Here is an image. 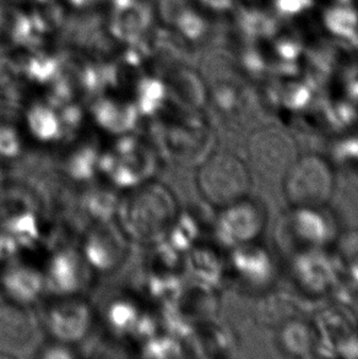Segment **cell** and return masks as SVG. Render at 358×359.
<instances>
[{"label":"cell","instance_id":"2","mask_svg":"<svg viewBox=\"0 0 358 359\" xmlns=\"http://www.w3.org/2000/svg\"><path fill=\"white\" fill-rule=\"evenodd\" d=\"M119 211L126 233L138 241H149L162 233L172 221L175 204L167 190L150 185L131 195Z\"/></svg>","mask_w":358,"mask_h":359},{"label":"cell","instance_id":"22","mask_svg":"<svg viewBox=\"0 0 358 359\" xmlns=\"http://www.w3.org/2000/svg\"><path fill=\"white\" fill-rule=\"evenodd\" d=\"M1 178H3V177H1V172H0V184H1Z\"/></svg>","mask_w":358,"mask_h":359},{"label":"cell","instance_id":"11","mask_svg":"<svg viewBox=\"0 0 358 359\" xmlns=\"http://www.w3.org/2000/svg\"><path fill=\"white\" fill-rule=\"evenodd\" d=\"M323 250L305 252L296 257L293 271L300 286L313 293L325 292L333 285L338 271V262L328 257Z\"/></svg>","mask_w":358,"mask_h":359},{"label":"cell","instance_id":"17","mask_svg":"<svg viewBox=\"0 0 358 359\" xmlns=\"http://www.w3.org/2000/svg\"><path fill=\"white\" fill-rule=\"evenodd\" d=\"M336 262L354 277H358V233L349 234L340 242Z\"/></svg>","mask_w":358,"mask_h":359},{"label":"cell","instance_id":"12","mask_svg":"<svg viewBox=\"0 0 358 359\" xmlns=\"http://www.w3.org/2000/svg\"><path fill=\"white\" fill-rule=\"evenodd\" d=\"M124 252L126 242L123 236L108 222L95 229L85 244L86 262L100 270L113 269L121 262Z\"/></svg>","mask_w":358,"mask_h":359},{"label":"cell","instance_id":"8","mask_svg":"<svg viewBox=\"0 0 358 359\" xmlns=\"http://www.w3.org/2000/svg\"><path fill=\"white\" fill-rule=\"evenodd\" d=\"M91 321V311L86 303L64 299L49 309L47 327L57 340L70 344L81 340L88 334Z\"/></svg>","mask_w":358,"mask_h":359},{"label":"cell","instance_id":"10","mask_svg":"<svg viewBox=\"0 0 358 359\" xmlns=\"http://www.w3.org/2000/svg\"><path fill=\"white\" fill-rule=\"evenodd\" d=\"M232 266L239 280L253 288L269 285L274 273L267 250L256 242L233 248Z\"/></svg>","mask_w":358,"mask_h":359},{"label":"cell","instance_id":"3","mask_svg":"<svg viewBox=\"0 0 358 359\" xmlns=\"http://www.w3.org/2000/svg\"><path fill=\"white\" fill-rule=\"evenodd\" d=\"M282 180L291 208H325L334 194V172L320 156L298 157Z\"/></svg>","mask_w":358,"mask_h":359},{"label":"cell","instance_id":"1","mask_svg":"<svg viewBox=\"0 0 358 359\" xmlns=\"http://www.w3.org/2000/svg\"><path fill=\"white\" fill-rule=\"evenodd\" d=\"M336 224L325 208H292L279 221L276 239L281 249L296 257L323 250L335 241Z\"/></svg>","mask_w":358,"mask_h":359},{"label":"cell","instance_id":"16","mask_svg":"<svg viewBox=\"0 0 358 359\" xmlns=\"http://www.w3.org/2000/svg\"><path fill=\"white\" fill-rule=\"evenodd\" d=\"M97 155L91 149H83L74 155L69 163L70 175L78 180H88L97 168Z\"/></svg>","mask_w":358,"mask_h":359},{"label":"cell","instance_id":"18","mask_svg":"<svg viewBox=\"0 0 358 359\" xmlns=\"http://www.w3.org/2000/svg\"><path fill=\"white\" fill-rule=\"evenodd\" d=\"M88 209L91 211L90 214L93 215L96 219L108 221L114 214V211L118 210V204L114 196L107 194L105 191H97V194L92 195L88 200Z\"/></svg>","mask_w":358,"mask_h":359},{"label":"cell","instance_id":"15","mask_svg":"<svg viewBox=\"0 0 358 359\" xmlns=\"http://www.w3.org/2000/svg\"><path fill=\"white\" fill-rule=\"evenodd\" d=\"M29 130L32 131L39 140H53L55 137L62 135L63 124L59 123L53 113L49 112L47 109H36L29 114Z\"/></svg>","mask_w":358,"mask_h":359},{"label":"cell","instance_id":"7","mask_svg":"<svg viewBox=\"0 0 358 359\" xmlns=\"http://www.w3.org/2000/svg\"><path fill=\"white\" fill-rule=\"evenodd\" d=\"M267 226V212L262 205L244 198L221 209L216 221V236L226 247L254 243Z\"/></svg>","mask_w":358,"mask_h":359},{"label":"cell","instance_id":"20","mask_svg":"<svg viewBox=\"0 0 358 359\" xmlns=\"http://www.w3.org/2000/svg\"><path fill=\"white\" fill-rule=\"evenodd\" d=\"M21 151V140L16 131L10 126H0V157L11 158Z\"/></svg>","mask_w":358,"mask_h":359},{"label":"cell","instance_id":"5","mask_svg":"<svg viewBox=\"0 0 358 359\" xmlns=\"http://www.w3.org/2000/svg\"><path fill=\"white\" fill-rule=\"evenodd\" d=\"M248 156L259 175L282 180L298 158V149L289 133L269 126L253 133L248 140Z\"/></svg>","mask_w":358,"mask_h":359},{"label":"cell","instance_id":"13","mask_svg":"<svg viewBox=\"0 0 358 359\" xmlns=\"http://www.w3.org/2000/svg\"><path fill=\"white\" fill-rule=\"evenodd\" d=\"M1 283L11 302L20 306H26L36 301L46 286L42 273L24 265L8 269V271L3 275Z\"/></svg>","mask_w":358,"mask_h":359},{"label":"cell","instance_id":"6","mask_svg":"<svg viewBox=\"0 0 358 359\" xmlns=\"http://www.w3.org/2000/svg\"><path fill=\"white\" fill-rule=\"evenodd\" d=\"M42 330L36 316L14 302L0 304V355L24 358L39 350Z\"/></svg>","mask_w":358,"mask_h":359},{"label":"cell","instance_id":"14","mask_svg":"<svg viewBox=\"0 0 358 359\" xmlns=\"http://www.w3.org/2000/svg\"><path fill=\"white\" fill-rule=\"evenodd\" d=\"M318 336L312 326L302 321H289L280 332V345L282 350L296 355L303 357L314 351Z\"/></svg>","mask_w":358,"mask_h":359},{"label":"cell","instance_id":"19","mask_svg":"<svg viewBox=\"0 0 358 359\" xmlns=\"http://www.w3.org/2000/svg\"><path fill=\"white\" fill-rule=\"evenodd\" d=\"M108 316L112 325L121 331L129 330L138 320L135 309L128 303H116Z\"/></svg>","mask_w":358,"mask_h":359},{"label":"cell","instance_id":"9","mask_svg":"<svg viewBox=\"0 0 358 359\" xmlns=\"http://www.w3.org/2000/svg\"><path fill=\"white\" fill-rule=\"evenodd\" d=\"M46 286L59 296H70L88 282V262L75 252H60L49 264Z\"/></svg>","mask_w":358,"mask_h":359},{"label":"cell","instance_id":"4","mask_svg":"<svg viewBox=\"0 0 358 359\" xmlns=\"http://www.w3.org/2000/svg\"><path fill=\"white\" fill-rule=\"evenodd\" d=\"M199 189L210 204L225 206L248 198L252 185L247 165L232 154H218L204 163L198 175Z\"/></svg>","mask_w":358,"mask_h":359},{"label":"cell","instance_id":"21","mask_svg":"<svg viewBox=\"0 0 358 359\" xmlns=\"http://www.w3.org/2000/svg\"><path fill=\"white\" fill-rule=\"evenodd\" d=\"M73 355H70L67 348H64L62 346H54L51 347L48 350L46 351L44 357L46 358H67V357H72Z\"/></svg>","mask_w":358,"mask_h":359}]
</instances>
